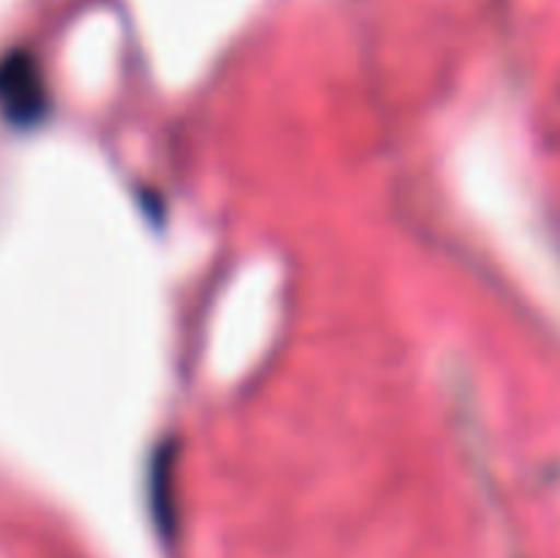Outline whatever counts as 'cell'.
<instances>
[{
	"mask_svg": "<svg viewBox=\"0 0 560 558\" xmlns=\"http://www.w3.org/2000/svg\"><path fill=\"white\" fill-rule=\"evenodd\" d=\"M47 107V93L38 66L25 53L0 60V109L14 124H36Z\"/></svg>",
	"mask_w": 560,
	"mask_h": 558,
	"instance_id": "6da1fadb",
	"label": "cell"
}]
</instances>
